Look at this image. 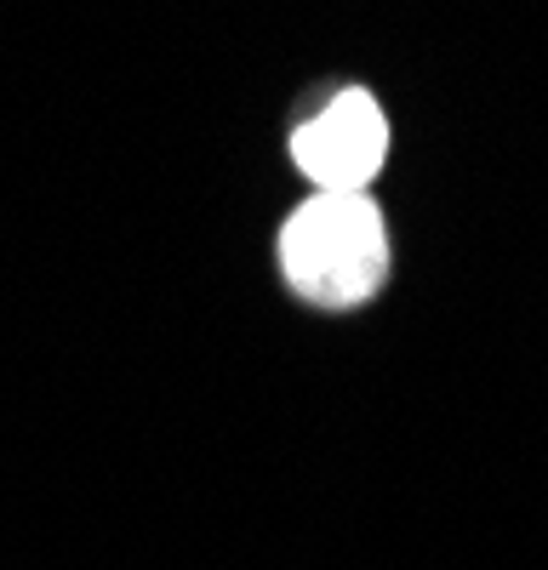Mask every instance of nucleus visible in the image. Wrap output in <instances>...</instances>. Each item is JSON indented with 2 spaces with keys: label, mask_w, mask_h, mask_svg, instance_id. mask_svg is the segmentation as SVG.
Here are the masks:
<instances>
[{
  "label": "nucleus",
  "mask_w": 548,
  "mask_h": 570,
  "mask_svg": "<svg viewBox=\"0 0 548 570\" xmlns=\"http://www.w3.org/2000/svg\"><path fill=\"white\" fill-rule=\"evenodd\" d=\"M292 155L303 177H314V195H365L389 155V120L365 91H343L314 120H303Z\"/></svg>",
  "instance_id": "obj_2"
},
{
  "label": "nucleus",
  "mask_w": 548,
  "mask_h": 570,
  "mask_svg": "<svg viewBox=\"0 0 548 570\" xmlns=\"http://www.w3.org/2000/svg\"><path fill=\"white\" fill-rule=\"evenodd\" d=\"M281 268L309 303L349 308L383 285L389 240L383 217L365 195H314L292 212L281 234Z\"/></svg>",
  "instance_id": "obj_1"
}]
</instances>
